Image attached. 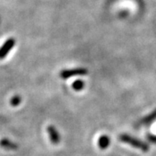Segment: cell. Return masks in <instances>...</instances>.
Instances as JSON below:
<instances>
[{
    "label": "cell",
    "mask_w": 156,
    "mask_h": 156,
    "mask_svg": "<svg viewBox=\"0 0 156 156\" xmlns=\"http://www.w3.org/2000/svg\"><path fill=\"white\" fill-rule=\"evenodd\" d=\"M119 140H121L123 143L129 144V145L134 147L142 150L143 151H147L149 150V146H148L146 143L138 140L136 138L132 137V136H129V135H127V134L120 135L119 136Z\"/></svg>",
    "instance_id": "cell-1"
},
{
    "label": "cell",
    "mask_w": 156,
    "mask_h": 156,
    "mask_svg": "<svg viewBox=\"0 0 156 156\" xmlns=\"http://www.w3.org/2000/svg\"><path fill=\"white\" fill-rule=\"evenodd\" d=\"M88 74V70L84 68H76L71 69L62 70L60 76L63 79H68L75 76H84Z\"/></svg>",
    "instance_id": "cell-2"
},
{
    "label": "cell",
    "mask_w": 156,
    "mask_h": 156,
    "mask_svg": "<svg viewBox=\"0 0 156 156\" xmlns=\"http://www.w3.org/2000/svg\"><path fill=\"white\" fill-rule=\"evenodd\" d=\"M15 39L13 37L8 38L4 42V44L0 48V60L4 59L6 56L8 55L10 51L15 45Z\"/></svg>",
    "instance_id": "cell-3"
},
{
    "label": "cell",
    "mask_w": 156,
    "mask_h": 156,
    "mask_svg": "<svg viewBox=\"0 0 156 156\" xmlns=\"http://www.w3.org/2000/svg\"><path fill=\"white\" fill-rule=\"evenodd\" d=\"M47 132L49 133V138L51 140V142L54 144H59L60 142V135L58 133V130L54 126L50 125L48 126L47 127Z\"/></svg>",
    "instance_id": "cell-4"
},
{
    "label": "cell",
    "mask_w": 156,
    "mask_h": 156,
    "mask_svg": "<svg viewBox=\"0 0 156 156\" xmlns=\"http://www.w3.org/2000/svg\"><path fill=\"white\" fill-rule=\"evenodd\" d=\"M109 144H110V139L108 136L104 135V136H101V137L99 138L98 145L101 149L105 150L109 146Z\"/></svg>",
    "instance_id": "cell-5"
},
{
    "label": "cell",
    "mask_w": 156,
    "mask_h": 156,
    "mask_svg": "<svg viewBox=\"0 0 156 156\" xmlns=\"http://www.w3.org/2000/svg\"><path fill=\"white\" fill-rule=\"evenodd\" d=\"M0 146L5 149H7V150H15L17 148L16 144L7 139H2L0 141Z\"/></svg>",
    "instance_id": "cell-6"
},
{
    "label": "cell",
    "mask_w": 156,
    "mask_h": 156,
    "mask_svg": "<svg viewBox=\"0 0 156 156\" xmlns=\"http://www.w3.org/2000/svg\"><path fill=\"white\" fill-rule=\"evenodd\" d=\"M155 119H156V109L153 112H151V114L147 115L146 117H144V119H142L140 123H141V124H148V123H151V122L155 120Z\"/></svg>",
    "instance_id": "cell-7"
},
{
    "label": "cell",
    "mask_w": 156,
    "mask_h": 156,
    "mask_svg": "<svg viewBox=\"0 0 156 156\" xmlns=\"http://www.w3.org/2000/svg\"><path fill=\"white\" fill-rule=\"evenodd\" d=\"M84 88V82L82 80H76L73 83V88L76 91L82 90Z\"/></svg>",
    "instance_id": "cell-8"
},
{
    "label": "cell",
    "mask_w": 156,
    "mask_h": 156,
    "mask_svg": "<svg viewBox=\"0 0 156 156\" xmlns=\"http://www.w3.org/2000/svg\"><path fill=\"white\" fill-rule=\"evenodd\" d=\"M21 102H22V98H21V97L19 96V95H15V96H14L12 98L10 99V105L13 106V107H17V106H19L21 104Z\"/></svg>",
    "instance_id": "cell-9"
},
{
    "label": "cell",
    "mask_w": 156,
    "mask_h": 156,
    "mask_svg": "<svg viewBox=\"0 0 156 156\" xmlns=\"http://www.w3.org/2000/svg\"><path fill=\"white\" fill-rule=\"evenodd\" d=\"M147 139L150 140L151 142H152V143L156 144V136H154V135H148Z\"/></svg>",
    "instance_id": "cell-10"
}]
</instances>
